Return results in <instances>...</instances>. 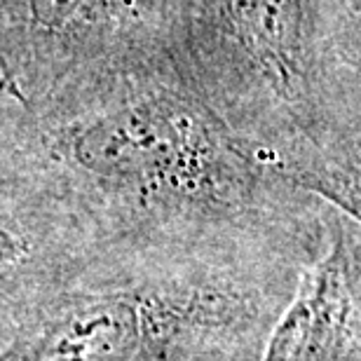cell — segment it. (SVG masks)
Here are the masks:
<instances>
[{"label":"cell","instance_id":"obj_1","mask_svg":"<svg viewBox=\"0 0 361 361\" xmlns=\"http://www.w3.org/2000/svg\"><path fill=\"white\" fill-rule=\"evenodd\" d=\"M0 155L61 202L99 254L256 249L314 261L338 209L268 167L174 49L26 106L0 101Z\"/></svg>","mask_w":361,"mask_h":361},{"label":"cell","instance_id":"obj_4","mask_svg":"<svg viewBox=\"0 0 361 361\" xmlns=\"http://www.w3.org/2000/svg\"><path fill=\"white\" fill-rule=\"evenodd\" d=\"M176 0H0V101L26 106L171 49Z\"/></svg>","mask_w":361,"mask_h":361},{"label":"cell","instance_id":"obj_6","mask_svg":"<svg viewBox=\"0 0 361 361\" xmlns=\"http://www.w3.org/2000/svg\"><path fill=\"white\" fill-rule=\"evenodd\" d=\"M261 361H361V223L329 216L319 256L270 331Z\"/></svg>","mask_w":361,"mask_h":361},{"label":"cell","instance_id":"obj_3","mask_svg":"<svg viewBox=\"0 0 361 361\" xmlns=\"http://www.w3.org/2000/svg\"><path fill=\"white\" fill-rule=\"evenodd\" d=\"M312 261L256 249L99 254L0 361H261Z\"/></svg>","mask_w":361,"mask_h":361},{"label":"cell","instance_id":"obj_5","mask_svg":"<svg viewBox=\"0 0 361 361\" xmlns=\"http://www.w3.org/2000/svg\"><path fill=\"white\" fill-rule=\"evenodd\" d=\"M97 256L75 216L0 155V345Z\"/></svg>","mask_w":361,"mask_h":361},{"label":"cell","instance_id":"obj_2","mask_svg":"<svg viewBox=\"0 0 361 361\" xmlns=\"http://www.w3.org/2000/svg\"><path fill=\"white\" fill-rule=\"evenodd\" d=\"M171 49L272 167L361 214V0H176Z\"/></svg>","mask_w":361,"mask_h":361}]
</instances>
